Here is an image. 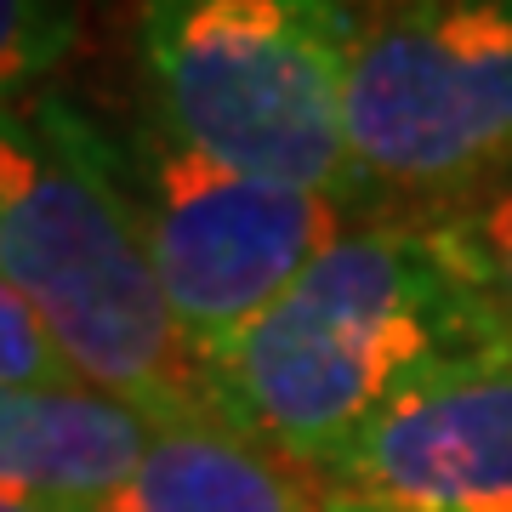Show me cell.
Segmentation results:
<instances>
[{"mask_svg":"<svg viewBox=\"0 0 512 512\" xmlns=\"http://www.w3.org/2000/svg\"><path fill=\"white\" fill-rule=\"evenodd\" d=\"M35 387H80V376L57 353L40 313L0 279V393H35Z\"/></svg>","mask_w":512,"mask_h":512,"instance_id":"11","label":"cell"},{"mask_svg":"<svg viewBox=\"0 0 512 512\" xmlns=\"http://www.w3.org/2000/svg\"><path fill=\"white\" fill-rule=\"evenodd\" d=\"M319 484L330 512H512V348L427 370Z\"/></svg>","mask_w":512,"mask_h":512,"instance_id":"6","label":"cell"},{"mask_svg":"<svg viewBox=\"0 0 512 512\" xmlns=\"http://www.w3.org/2000/svg\"><path fill=\"white\" fill-rule=\"evenodd\" d=\"M86 512H330L325 484L217 421H165L143 467Z\"/></svg>","mask_w":512,"mask_h":512,"instance_id":"8","label":"cell"},{"mask_svg":"<svg viewBox=\"0 0 512 512\" xmlns=\"http://www.w3.org/2000/svg\"><path fill=\"white\" fill-rule=\"evenodd\" d=\"M103 148L200 365L234 330L251 325L330 239L359 222L330 194L262 183L200 160L165 143L148 120L126 137L103 131Z\"/></svg>","mask_w":512,"mask_h":512,"instance_id":"5","label":"cell"},{"mask_svg":"<svg viewBox=\"0 0 512 512\" xmlns=\"http://www.w3.org/2000/svg\"><path fill=\"white\" fill-rule=\"evenodd\" d=\"M348 194L427 217L512 165V0H353Z\"/></svg>","mask_w":512,"mask_h":512,"instance_id":"4","label":"cell"},{"mask_svg":"<svg viewBox=\"0 0 512 512\" xmlns=\"http://www.w3.org/2000/svg\"><path fill=\"white\" fill-rule=\"evenodd\" d=\"M501 348L416 217H359L200 365L205 416L313 478L387 404L461 353Z\"/></svg>","mask_w":512,"mask_h":512,"instance_id":"1","label":"cell"},{"mask_svg":"<svg viewBox=\"0 0 512 512\" xmlns=\"http://www.w3.org/2000/svg\"><path fill=\"white\" fill-rule=\"evenodd\" d=\"M353 35V0H131L143 120L200 160L353 211Z\"/></svg>","mask_w":512,"mask_h":512,"instance_id":"3","label":"cell"},{"mask_svg":"<svg viewBox=\"0 0 512 512\" xmlns=\"http://www.w3.org/2000/svg\"><path fill=\"white\" fill-rule=\"evenodd\" d=\"M416 222L490 342L512 348V165Z\"/></svg>","mask_w":512,"mask_h":512,"instance_id":"9","label":"cell"},{"mask_svg":"<svg viewBox=\"0 0 512 512\" xmlns=\"http://www.w3.org/2000/svg\"><path fill=\"white\" fill-rule=\"evenodd\" d=\"M0 279L40 313L80 387L143 416H205L200 359L160 291L103 126L63 97L0 103Z\"/></svg>","mask_w":512,"mask_h":512,"instance_id":"2","label":"cell"},{"mask_svg":"<svg viewBox=\"0 0 512 512\" xmlns=\"http://www.w3.org/2000/svg\"><path fill=\"white\" fill-rule=\"evenodd\" d=\"M80 40V0H0V97L29 92Z\"/></svg>","mask_w":512,"mask_h":512,"instance_id":"10","label":"cell"},{"mask_svg":"<svg viewBox=\"0 0 512 512\" xmlns=\"http://www.w3.org/2000/svg\"><path fill=\"white\" fill-rule=\"evenodd\" d=\"M160 421L97 387L0 393V490L46 507H97L143 467Z\"/></svg>","mask_w":512,"mask_h":512,"instance_id":"7","label":"cell"},{"mask_svg":"<svg viewBox=\"0 0 512 512\" xmlns=\"http://www.w3.org/2000/svg\"><path fill=\"white\" fill-rule=\"evenodd\" d=\"M0 512H74V507H46V501H29V495H6L0 490ZM86 512V507H80Z\"/></svg>","mask_w":512,"mask_h":512,"instance_id":"12","label":"cell"}]
</instances>
